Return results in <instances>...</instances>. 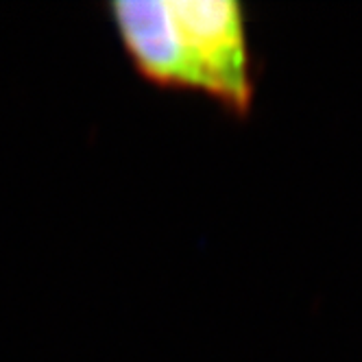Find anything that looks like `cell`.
Wrapping results in <instances>:
<instances>
[{"label":"cell","mask_w":362,"mask_h":362,"mask_svg":"<svg viewBox=\"0 0 362 362\" xmlns=\"http://www.w3.org/2000/svg\"><path fill=\"white\" fill-rule=\"evenodd\" d=\"M168 7L201 74L203 92L247 112L253 76L243 7L234 0H168Z\"/></svg>","instance_id":"obj_1"},{"label":"cell","mask_w":362,"mask_h":362,"mask_svg":"<svg viewBox=\"0 0 362 362\" xmlns=\"http://www.w3.org/2000/svg\"><path fill=\"white\" fill-rule=\"evenodd\" d=\"M112 20L129 57L151 81L203 90L201 74L190 59L184 40H181L168 0L114 3Z\"/></svg>","instance_id":"obj_2"}]
</instances>
